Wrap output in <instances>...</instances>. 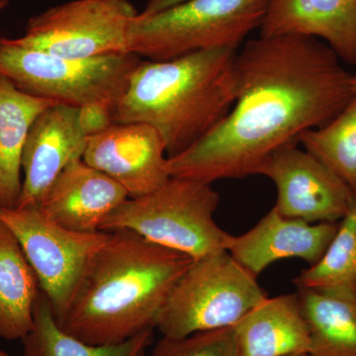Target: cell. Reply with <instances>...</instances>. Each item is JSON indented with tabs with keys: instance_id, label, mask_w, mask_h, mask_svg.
I'll return each mask as SVG.
<instances>
[{
	"instance_id": "cell-1",
	"label": "cell",
	"mask_w": 356,
	"mask_h": 356,
	"mask_svg": "<svg viewBox=\"0 0 356 356\" xmlns=\"http://www.w3.org/2000/svg\"><path fill=\"white\" fill-rule=\"evenodd\" d=\"M329 44L303 35L248 40L235 58L236 102L195 144L168 159L170 177L213 184L257 175L269 154L322 127L355 97Z\"/></svg>"
},
{
	"instance_id": "cell-5",
	"label": "cell",
	"mask_w": 356,
	"mask_h": 356,
	"mask_svg": "<svg viewBox=\"0 0 356 356\" xmlns=\"http://www.w3.org/2000/svg\"><path fill=\"white\" fill-rule=\"evenodd\" d=\"M270 0H186L165 10L138 14L128 34V53L168 60L197 51L238 50L259 29Z\"/></svg>"
},
{
	"instance_id": "cell-27",
	"label": "cell",
	"mask_w": 356,
	"mask_h": 356,
	"mask_svg": "<svg viewBox=\"0 0 356 356\" xmlns=\"http://www.w3.org/2000/svg\"><path fill=\"white\" fill-rule=\"evenodd\" d=\"M7 0H0V11L2 10V9L6 8L7 6Z\"/></svg>"
},
{
	"instance_id": "cell-3",
	"label": "cell",
	"mask_w": 356,
	"mask_h": 356,
	"mask_svg": "<svg viewBox=\"0 0 356 356\" xmlns=\"http://www.w3.org/2000/svg\"><path fill=\"white\" fill-rule=\"evenodd\" d=\"M236 49L201 51L168 60H140L113 109L114 123L158 131L168 158L207 135L236 102Z\"/></svg>"
},
{
	"instance_id": "cell-14",
	"label": "cell",
	"mask_w": 356,
	"mask_h": 356,
	"mask_svg": "<svg viewBox=\"0 0 356 356\" xmlns=\"http://www.w3.org/2000/svg\"><path fill=\"white\" fill-rule=\"evenodd\" d=\"M128 198V192L118 182L79 159L56 177L38 208L47 219L63 228L95 233Z\"/></svg>"
},
{
	"instance_id": "cell-17",
	"label": "cell",
	"mask_w": 356,
	"mask_h": 356,
	"mask_svg": "<svg viewBox=\"0 0 356 356\" xmlns=\"http://www.w3.org/2000/svg\"><path fill=\"white\" fill-rule=\"evenodd\" d=\"M51 100L21 90L0 74V207L15 208L22 191V154L28 134Z\"/></svg>"
},
{
	"instance_id": "cell-10",
	"label": "cell",
	"mask_w": 356,
	"mask_h": 356,
	"mask_svg": "<svg viewBox=\"0 0 356 356\" xmlns=\"http://www.w3.org/2000/svg\"><path fill=\"white\" fill-rule=\"evenodd\" d=\"M275 185L274 208L282 216L316 222H339L353 210L356 195L317 158L286 145L269 154L257 170Z\"/></svg>"
},
{
	"instance_id": "cell-18",
	"label": "cell",
	"mask_w": 356,
	"mask_h": 356,
	"mask_svg": "<svg viewBox=\"0 0 356 356\" xmlns=\"http://www.w3.org/2000/svg\"><path fill=\"white\" fill-rule=\"evenodd\" d=\"M39 281L10 229L0 222V337L23 339L32 331Z\"/></svg>"
},
{
	"instance_id": "cell-7",
	"label": "cell",
	"mask_w": 356,
	"mask_h": 356,
	"mask_svg": "<svg viewBox=\"0 0 356 356\" xmlns=\"http://www.w3.org/2000/svg\"><path fill=\"white\" fill-rule=\"evenodd\" d=\"M134 54L86 60L51 55L0 38V74L29 95L58 104H103L114 109L139 65Z\"/></svg>"
},
{
	"instance_id": "cell-9",
	"label": "cell",
	"mask_w": 356,
	"mask_h": 356,
	"mask_svg": "<svg viewBox=\"0 0 356 356\" xmlns=\"http://www.w3.org/2000/svg\"><path fill=\"white\" fill-rule=\"evenodd\" d=\"M0 222L19 242L56 321L64 316L86 267L109 232L79 233L51 222L38 207L1 208Z\"/></svg>"
},
{
	"instance_id": "cell-22",
	"label": "cell",
	"mask_w": 356,
	"mask_h": 356,
	"mask_svg": "<svg viewBox=\"0 0 356 356\" xmlns=\"http://www.w3.org/2000/svg\"><path fill=\"white\" fill-rule=\"evenodd\" d=\"M294 283L297 289L355 290L356 203L339 222L336 236L320 261L302 271Z\"/></svg>"
},
{
	"instance_id": "cell-8",
	"label": "cell",
	"mask_w": 356,
	"mask_h": 356,
	"mask_svg": "<svg viewBox=\"0 0 356 356\" xmlns=\"http://www.w3.org/2000/svg\"><path fill=\"white\" fill-rule=\"evenodd\" d=\"M138 14L129 0H74L32 17L15 40L76 60L127 54L129 29Z\"/></svg>"
},
{
	"instance_id": "cell-13",
	"label": "cell",
	"mask_w": 356,
	"mask_h": 356,
	"mask_svg": "<svg viewBox=\"0 0 356 356\" xmlns=\"http://www.w3.org/2000/svg\"><path fill=\"white\" fill-rule=\"evenodd\" d=\"M339 225L291 219L273 207L254 228L234 236L228 252L255 277L281 259H299L311 266L324 255Z\"/></svg>"
},
{
	"instance_id": "cell-21",
	"label": "cell",
	"mask_w": 356,
	"mask_h": 356,
	"mask_svg": "<svg viewBox=\"0 0 356 356\" xmlns=\"http://www.w3.org/2000/svg\"><path fill=\"white\" fill-rule=\"evenodd\" d=\"M298 144L336 173L356 195V96L329 123L302 133Z\"/></svg>"
},
{
	"instance_id": "cell-24",
	"label": "cell",
	"mask_w": 356,
	"mask_h": 356,
	"mask_svg": "<svg viewBox=\"0 0 356 356\" xmlns=\"http://www.w3.org/2000/svg\"><path fill=\"white\" fill-rule=\"evenodd\" d=\"M79 122L86 137L97 135L113 125V109L103 104L84 105L79 108Z\"/></svg>"
},
{
	"instance_id": "cell-25",
	"label": "cell",
	"mask_w": 356,
	"mask_h": 356,
	"mask_svg": "<svg viewBox=\"0 0 356 356\" xmlns=\"http://www.w3.org/2000/svg\"><path fill=\"white\" fill-rule=\"evenodd\" d=\"M186 0H147L146 6L143 14H152L159 13V11L165 10L168 7L177 6Z\"/></svg>"
},
{
	"instance_id": "cell-6",
	"label": "cell",
	"mask_w": 356,
	"mask_h": 356,
	"mask_svg": "<svg viewBox=\"0 0 356 356\" xmlns=\"http://www.w3.org/2000/svg\"><path fill=\"white\" fill-rule=\"evenodd\" d=\"M228 250L195 259L159 312L154 327L180 339L234 327L266 298V291Z\"/></svg>"
},
{
	"instance_id": "cell-15",
	"label": "cell",
	"mask_w": 356,
	"mask_h": 356,
	"mask_svg": "<svg viewBox=\"0 0 356 356\" xmlns=\"http://www.w3.org/2000/svg\"><path fill=\"white\" fill-rule=\"evenodd\" d=\"M259 30L264 37H314L356 67V0H270Z\"/></svg>"
},
{
	"instance_id": "cell-26",
	"label": "cell",
	"mask_w": 356,
	"mask_h": 356,
	"mask_svg": "<svg viewBox=\"0 0 356 356\" xmlns=\"http://www.w3.org/2000/svg\"><path fill=\"white\" fill-rule=\"evenodd\" d=\"M353 93H355V95L356 96V74H353Z\"/></svg>"
},
{
	"instance_id": "cell-16",
	"label": "cell",
	"mask_w": 356,
	"mask_h": 356,
	"mask_svg": "<svg viewBox=\"0 0 356 356\" xmlns=\"http://www.w3.org/2000/svg\"><path fill=\"white\" fill-rule=\"evenodd\" d=\"M238 356L309 355L310 332L298 293L266 297L236 325Z\"/></svg>"
},
{
	"instance_id": "cell-12",
	"label": "cell",
	"mask_w": 356,
	"mask_h": 356,
	"mask_svg": "<svg viewBox=\"0 0 356 356\" xmlns=\"http://www.w3.org/2000/svg\"><path fill=\"white\" fill-rule=\"evenodd\" d=\"M86 143L77 107L56 103L40 114L23 149L21 165L24 179L15 208L39 207L44 193L65 166L83 159Z\"/></svg>"
},
{
	"instance_id": "cell-30",
	"label": "cell",
	"mask_w": 356,
	"mask_h": 356,
	"mask_svg": "<svg viewBox=\"0 0 356 356\" xmlns=\"http://www.w3.org/2000/svg\"><path fill=\"white\" fill-rule=\"evenodd\" d=\"M355 294H356V286H355Z\"/></svg>"
},
{
	"instance_id": "cell-20",
	"label": "cell",
	"mask_w": 356,
	"mask_h": 356,
	"mask_svg": "<svg viewBox=\"0 0 356 356\" xmlns=\"http://www.w3.org/2000/svg\"><path fill=\"white\" fill-rule=\"evenodd\" d=\"M154 329L145 330L120 343H88L58 325L50 301L41 291L35 305L32 331L22 339L24 356H144L153 343Z\"/></svg>"
},
{
	"instance_id": "cell-2",
	"label": "cell",
	"mask_w": 356,
	"mask_h": 356,
	"mask_svg": "<svg viewBox=\"0 0 356 356\" xmlns=\"http://www.w3.org/2000/svg\"><path fill=\"white\" fill-rule=\"evenodd\" d=\"M192 261L188 255L134 232H109L57 323L88 343H123L154 327L159 312Z\"/></svg>"
},
{
	"instance_id": "cell-28",
	"label": "cell",
	"mask_w": 356,
	"mask_h": 356,
	"mask_svg": "<svg viewBox=\"0 0 356 356\" xmlns=\"http://www.w3.org/2000/svg\"><path fill=\"white\" fill-rule=\"evenodd\" d=\"M0 356H8L6 351L0 350Z\"/></svg>"
},
{
	"instance_id": "cell-11",
	"label": "cell",
	"mask_w": 356,
	"mask_h": 356,
	"mask_svg": "<svg viewBox=\"0 0 356 356\" xmlns=\"http://www.w3.org/2000/svg\"><path fill=\"white\" fill-rule=\"evenodd\" d=\"M165 143L147 124L114 123L88 138L83 156L92 166L128 192L140 197L161 188L170 179Z\"/></svg>"
},
{
	"instance_id": "cell-23",
	"label": "cell",
	"mask_w": 356,
	"mask_h": 356,
	"mask_svg": "<svg viewBox=\"0 0 356 356\" xmlns=\"http://www.w3.org/2000/svg\"><path fill=\"white\" fill-rule=\"evenodd\" d=\"M149 356H238L234 327L196 332L180 339L163 337Z\"/></svg>"
},
{
	"instance_id": "cell-19",
	"label": "cell",
	"mask_w": 356,
	"mask_h": 356,
	"mask_svg": "<svg viewBox=\"0 0 356 356\" xmlns=\"http://www.w3.org/2000/svg\"><path fill=\"white\" fill-rule=\"evenodd\" d=\"M310 332L311 356H356L355 290L297 289Z\"/></svg>"
},
{
	"instance_id": "cell-29",
	"label": "cell",
	"mask_w": 356,
	"mask_h": 356,
	"mask_svg": "<svg viewBox=\"0 0 356 356\" xmlns=\"http://www.w3.org/2000/svg\"><path fill=\"white\" fill-rule=\"evenodd\" d=\"M293 356H311L310 355H293Z\"/></svg>"
},
{
	"instance_id": "cell-4",
	"label": "cell",
	"mask_w": 356,
	"mask_h": 356,
	"mask_svg": "<svg viewBox=\"0 0 356 356\" xmlns=\"http://www.w3.org/2000/svg\"><path fill=\"white\" fill-rule=\"evenodd\" d=\"M219 203L212 184L172 177L151 193L126 199L100 231L127 229L195 261L228 250L233 240L215 221Z\"/></svg>"
}]
</instances>
